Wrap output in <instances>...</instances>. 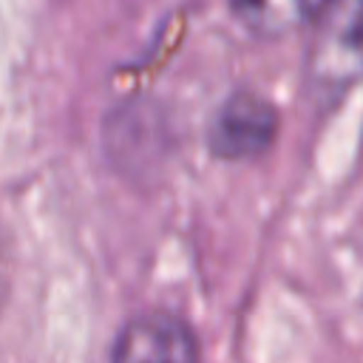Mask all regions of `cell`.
<instances>
[{"label":"cell","mask_w":363,"mask_h":363,"mask_svg":"<svg viewBox=\"0 0 363 363\" xmlns=\"http://www.w3.org/2000/svg\"><path fill=\"white\" fill-rule=\"evenodd\" d=\"M3 281L6 275H3V244H0V295H3Z\"/></svg>","instance_id":"cell-5"},{"label":"cell","mask_w":363,"mask_h":363,"mask_svg":"<svg viewBox=\"0 0 363 363\" xmlns=\"http://www.w3.org/2000/svg\"><path fill=\"white\" fill-rule=\"evenodd\" d=\"M326 0H230L233 17L258 37H281L312 23Z\"/></svg>","instance_id":"cell-4"},{"label":"cell","mask_w":363,"mask_h":363,"mask_svg":"<svg viewBox=\"0 0 363 363\" xmlns=\"http://www.w3.org/2000/svg\"><path fill=\"white\" fill-rule=\"evenodd\" d=\"M111 363H201V352L193 329L182 318L145 312L122 326Z\"/></svg>","instance_id":"cell-3"},{"label":"cell","mask_w":363,"mask_h":363,"mask_svg":"<svg viewBox=\"0 0 363 363\" xmlns=\"http://www.w3.org/2000/svg\"><path fill=\"white\" fill-rule=\"evenodd\" d=\"M278 111L269 99L235 91L216 113L210 125V150L227 162L235 159H258L269 150L278 133Z\"/></svg>","instance_id":"cell-2"},{"label":"cell","mask_w":363,"mask_h":363,"mask_svg":"<svg viewBox=\"0 0 363 363\" xmlns=\"http://www.w3.org/2000/svg\"><path fill=\"white\" fill-rule=\"evenodd\" d=\"M363 79V0H326L306 51V85L320 105H335Z\"/></svg>","instance_id":"cell-1"}]
</instances>
